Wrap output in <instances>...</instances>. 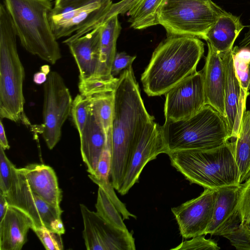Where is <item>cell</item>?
Masks as SVG:
<instances>
[{"mask_svg": "<svg viewBox=\"0 0 250 250\" xmlns=\"http://www.w3.org/2000/svg\"><path fill=\"white\" fill-rule=\"evenodd\" d=\"M113 93L110 179L114 188L118 191L133 145L146 125L154 118L145 106L132 65L121 74Z\"/></svg>", "mask_w": 250, "mask_h": 250, "instance_id": "cell-1", "label": "cell"}, {"mask_svg": "<svg viewBox=\"0 0 250 250\" xmlns=\"http://www.w3.org/2000/svg\"><path fill=\"white\" fill-rule=\"evenodd\" d=\"M161 129L167 154L175 151L210 149L230 139L223 118L208 104L189 118L165 120Z\"/></svg>", "mask_w": 250, "mask_h": 250, "instance_id": "cell-6", "label": "cell"}, {"mask_svg": "<svg viewBox=\"0 0 250 250\" xmlns=\"http://www.w3.org/2000/svg\"><path fill=\"white\" fill-rule=\"evenodd\" d=\"M221 55L225 75L224 120L231 139L238 135L250 93L243 89L237 77L234 66L233 48Z\"/></svg>", "mask_w": 250, "mask_h": 250, "instance_id": "cell-14", "label": "cell"}, {"mask_svg": "<svg viewBox=\"0 0 250 250\" xmlns=\"http://www.w3.org/2000/svg\"><path fill=\"white\" fill-rule=\"evenodd\" d=\"M4 195L8 205L20 209L31 218L34 227L44 226L61 235L64 233L61 219L63 211L58 209L33 191L24 174L16 167L11 188Z\"/></svg>", "mask_w": 250, "mask_h": 250, "instance_id": "cell-9", "label": "cell"}, {"mask_svg": "<svg viewBox=\"0 0 250 250\" xmlns=\"http://www.w3.org/2000/svg\"><path fill=\"white\" fill-rule=\"evenodd\" d=\"M246 27L240 18L226 11L208 32L205 41L220 53L232 49L235 41Z\"/></svg>", "mask_w": 250, "mask_h": 250, "instance_id": "cell-21", "label": "cell"}, {"mask_svg": "<svg viewBox=\"0 0 250 250\" xmlns=\"http://www.w3.org/2000/svg\"><path fill=\"white\" fill-rule=\"evenodd\" d=\"M216 194L217 190L205 188L198 197L171 208L183 237L205 235L212 219Z\"/></svg>", "mask_w": 250, "mask_h": 250, "instance_id": "cell-13", "label": "cell"}, {"mask_svg": "<svg viewBox=\"0 0 250 250\" xmlns=\"http://www.w3.org/2000/svg\"><path fill=\"white\" fill-rule=\"evenodd\" d=\"M208 51L202 70L206 104L225 117V75L221 53L214 50L207 42Z\"/></svg>", "mask_w": 250, "mask_h": 250, "instance_id": "cell-16", "label": "cell"}, {"mask_svg": "<svg viewBox=\"0 0 250 250\" xmlns=\"http://www.w3.org/2000/svg\"><path fill=\"white\" fill-rule=\"evenodd\" d=\"M0 146L4 150L8 149L10 148L1 120H0Z\"/></svg>", "mask_w": 250, "mask_h": 250, "instance_id": "cell-37", "label": "cell"}, {"mask_svg": "<svg viewBox=\"0 0 250 250\" xmlns=\"http://www.w3.org/2000/svg\"><path fill=\"white\" fill-rule=\"evenodd\" d=\"M234 66L237 77L243 89L250 90V62L237 60L233 57Z\"/></svg>", "mask_w": 250, "mask_h": 250, "instance_id": "cell-33", "label": "cell"}, {"mask_svg": "<svg viewBox=\"0 0 250 250\" xmlns=\"http://www.w3.org/2000/svg\"><path fill=\"white\" fill-rule=\"evenodd\" d=\"M216 235L227 238L237 250H250V236L242 225L238 209Z\"/></svg>", "mask_w": 250, "mask_h": 250, "instance_id": "cell-26", "label": "cell"}, {"mask_svg": "<svg viewBox=\"0 0 250 250\" xmlns=\"http://www.w3.org/2000/svg\"><path fill=\"white\" fill-rule=\"evenodd\" d=\"M164 1L140 0L126 13L130 26L140 30L158 24V13Z\"/></svg>", "mask_w": 250, "mask_h": 250, "instance_id": "cell-24", "label": "cell"}, {"mask_svg": "<svg viewBox=\"0 0 250 250\" xmlns=\"http://www.w3.org/2000/svg\"><path fill=\"white\" fill-rule=\"evenodd\" d=\"M239 187L229 186L217 189L212 219L205 235H216L237 210Z\"/></svg>", "mask_w": 250, "mask_h": 250, "instance_id": "cell-22", "label": "cell"}, {"mask_svg": "<svg viewBox=\"0 0 250 250\" xmlns=\"http://www.w3.org/2000/svg\"><path fill=\"white\" fill-rule=\"evenodd\" d=\"M48 65L42 66L41 71L36 73L34 75L33 81L37 84H43L46 81L48 74L50 72Z\"/></svg>", "mask_w": 250, "mask_h": 250, "instance_id": "cell-36", "label": "cell"}, {"mask_svg": "<svg viewBox=\"0 0 250 250\" xmlns=\"http://www.w3.org/2000/svg\"><path fill=\"white\" fill-rule=\"evenodd\" d=\"M4 150L0 146V191L4 194L11 188L15 167L7 158Z\"/></svg>", "mask_w": 250, "mask_h": 250, "instance_id": "cell-31", "label": "cell"}, {"mask_svg": "<svg viewBox=\"0 0 250 250\" xmlns=\"http://www.w3.org/2000/svg\"><path fill=\"white\" fill-rule=\"evenodd\" d=\"M135 59V56L129 55L125 52L116 53L111 66L112 76L118 75L122 70L131 66Z\"/></svg>", "mask_w": 250, "mask_h": 250, "instance_id": "cell-34", "label": "cell"}, {"mask_svg": "<svg viewBox=\"0 0 250 250\" xmlns=\"http://www.w3.org/2000/svg\"><path fill=\"white\" fill-rule=\"evenodd\" d=\"M161 153L167 154L168 151L161 125L152 120L146 125L133 145L124 178L117 191L122 195L128 193L133 185L139 182L145 166Z\"/></svg>", "mask_w": 250, "mask_h": 250, "instance_id": "cell-10", "label": "cell"}, {"mask_svg": "<svg viewBox=\"0 0 250 250\" xmlns=\"http://www.w3.org/2000/svg\"><path fill=\"white\" fill-rule=\"evenodd\" d=\"M8 206L5 195L0 191V221L1 220L4 216Z\"/></svg>", "mask_w": 250, "mask_h": 250, "instance_id": "cell-38", "label": "cell"}, {"mask_svg": "<svg viewBox=\"0 0 250 250\" xmlns=\"http://www.w3.org/2000/svg\"><path fill=\"white\" fill-rule=\"evenodd\" d=\"M95 208L97 214L108 223L117 229L128 231L120 212L104 190L100 187Z\"/></svg>", "mask_w": 250, "mask_h": 250, "instance_id": "cell-27", "label": "cell"}, {"mask_svg": "<svg viewBox=\"0 0 250 250\" xmlns=\"http://www.w3.org/2000/svg\"><path fill=\"white\" fill-rule=\"evenodd\" d=\"M101 25L84 35L65 43L79 69L78 85L90 81L97 70L100 57Z\"/></svg>", "mask_w": 250, "mask_h": 250, "instance_id": "cell-15", "label": "cell"}, {"mask_svg": "<svg viewBox=\"0 0 250 250\" xmlns=\"http://www.w3.org/2000/svg\"><path fill=\"white\" fill-rule=\"evenodd\" d=\"M230 142L240 172V183L250 177V110L245 111L237 137Z\"/></svg>", "mask_w": 250, "mask_h": 250, "instance_id": "cell-23", "label": "cell"}, {"mask_svg": "<svg viewBox=\"0 0 250 250\" xmlns=\"http://www.w3.org/2000/svg\"><path fill=\"white\" fill-rule=\"evenodd\" d=\"M165 94L166 120L176 121L193 116L206 105L202 71H196Z\"/></svg>", "mask_w": 250, "mask_h": 250, "instance_id": "cell-12", "label": "cell"}, {"mask_svg": "<svg viewBox=\"0 0 250 250\" xmlns=\"http://www.w3.org/2000/svg\"><path fill=\"white\" fill-rule=\"evenodd\" d=\"M112 3L113 0H94L62 13L49 14L50 23L56 39L71 36L91 16L100 10L110 7Z\"/></svg>", "mask_w": 250, "mask_h": 250, "instance_id": "cell-19", "label": "cell"}, {"mask_svg": "<svg viewBox=\"0 0 250 250\" xmlns=\"http://www.w3.org/2000/svg\"><path fill=\"white\" fill-rule=\"evenodd\" d=\"M94 0H55L54 6L50 13L56 15L62 13L83 5Z\"/></svg>", "mask_w": 250, "mask_h": 250, "instance_id": "cell-35", "label": "cell"}, {"mask_svg": "<svg viewBox=\"0 0 250 250\" xmlns=\"http://www.w3.org/2000/svg\"><path fill=\"white\" fill-rule=\"evenodd\" d=\"M19 168L24 174L33 191L49 204L62 210L60 207L62 190L51 167L44 164H31Z\"/></svg>", "mask_w": 250, "mask_h": 250, "instance_id": "cell-17", "label": "cell"}, {"mask_svg": "<svg viewBox=\"0 0 250 250\" xmlns=\"http://www.w3.org/2000/svg\"><path fill=\"white\" fill-rule=\"evenodd\" d=\"M113 91L94 93L91 95V113L104 131L107 142H110L113 112Z\"/></svg>", "mask_w": 250, "mask_h": 250, "instance_id": "cell-25", "label": "cell"}, {"mask_svg": "<svg viewBox=\"0 0 250 250\" xmlns=\"http://www.w3.org/2000/svg\"><path fill=\"white\" fill-rule=\"evenodd\" d=\"M80 138V149L87 172L95 175L100 156L107 144L106 134L91 112Z\"/></svg>", "mask_w": 250, "mask_h": 250, "instance_id": "cell-20", "label": "cell"}, {"mask_svg": "<svg viewBox=\"0 0 250 250\" xmlns=\"http://www.w3.org/2000/svg\"><path fill=\"white\" fill-rule=\"evenodd\" d=\"M43 123L35 131L42 134L49 149L60 140L62 127L71 114L72 99L69 89L56 71H50L43 84Z\"/></svg>", "mask_w": 250, "mask_h": 250, "instance_id": "cell-8", "label": "cell"}, {"mask_svg": "<svg viewBox=\"0 0 250 250\" xmlns=\"http://www.w3.org/2000/svg\"><path fill=\"white\" fill-rule=\"evenodd\" d=\"M34 224L20 209L8 206L0 221V250H21L27 240V234Z\"/></svg>", "mask_w": 250, "mask_h": 250, "instance_id": "cell-18", "label": "cell"}, {"mask_svg": "<svg viewBox=\"0 0 250 250\" xmlns=\"http://www.w3.org/2000/svg\"><path fill=\"white\" fill-rule=\"evenodd\" d=\"M17 37L29 53L51 64L62 55L49 21L50 0H3Z\"/></svg>", "mask_w": 250, "mask_h": 250, "instance_id": "cell-3", "label": "cell"}, {"mask_svg": "<svg viewBox=\"0 0 250 250\" xmlns=\"http://www.w3.org/2000/svg\"><path fill=\"white\" fill-rule=\"evenodd\" d=\"M91 109L90 96L80 93L73 100L71 115L79 134L82 133L86 125Z\"/></svg>", "mask_w": 250, "mask_h": 250, "instance_id": "cell-28", "label": "cell"}, {"mask_svg": "<svg viewBox=\"0 0 250 250\" xmlns=\"http://www.w3.org/2000/svg\"><path fill=\"white\" fill-rule=\"evenodd\" d=\"M248 31L245 34L242 40L240 42L238 47L250 48V25L248 26Z\"/></svg>", "mask_w": 250, "mask_h": 250, "instance_id": "cell-39", "label": "cell"}, {"mask_svg": "<svg viewBox=\"0 0 250 250\" xmlns=\"http://www.w3.org/2000/svg\"><path fill=\"white\" fill-rule=\"evenodd\" d=\"M238 210L242 225L250 236V177L239 185Z\"/></svg>", "mask_w": 250, "mask_h": 250, "instance_id": "cell-29", "label": "cell"}, {"mask_svg": "<svg viewBox=\"0 0 250 250\" xmlns=\"http://www.w3.org/2000/svg\"><path fill=\"white\" fill-rule=\"evenodd\" d=\"M83 223V236L88 250H135V239L129 231L111 225L96 212L80 205Z\"/></svg>", "mask_w": 250, "mask_h": 250, "instance_id": "cell-11", "label": "cell"}, {"mask_svg": "<svg viewBox=\"0 0 250 250\" xmlns=\"http://www.w3.org/2000/svg\"><path fill=\"white\" fill-rule=\"evenodd\" d=\"M226 11L212 0H164L158 13V24L167 36L183 35L206 39Z\"/></svg>", "mask_w": 250, "mask_h": 250, "instance_id": "cell-7", "label": "cell"}, {"mask_svg": "<svg viewBox=\"0 0 250 250\" xmlns=\"http://www.w3.org/2000/svg\"><path fill=\"white\" fill-rule=\"evenodd\" d=\"M204 53V43L198 38L170 35L161 42L141 76L149 96L165 94L196 71Z\"/></svg>", "mask_w": 250, "mask_h": 250, "instance_id": "cell-2", "label": "cell"}, {"mask_svg": "<svg viewBox=\"0 0 250 250\" xmlns=\"http://www.w3.org/2000/svg\"><path fill=\"white\" fill-rule=\"evenodd\" d=\"M167 155L171 165L191 184L214 190L240 184L229 141L210 149L175 151Z\"/></svg>", "mask_w": 250, "mask_h": 250, "instance_id": "cell-4", "label": "cell"}, {"mask_svg": "<svg viewBox=\"0 0 250 250\" xmlns=\"http://www.w3.org/2000/svg\"><path fill=\"white\" fill-rule=\"evenodd\" d=\"M32 229L46 250H63V245L61 234L55 232L44 226L33 227Z\"/></svg>", "mask_w": 250, "mask_h": 250, "instance_id": "cell-30", "label": "cell"}, {"mask_svg": "<svg viewBox=\"0 0 250 250\" xmlns=\"http://www.w3.org/2000/svg\"><path fill=\"white\" fill-rule=\"evenodd\" d=\"M17 34L4 4H0V118L30 122L24 112V67L17 46Z\"/></svg>", "mask_w": 250, "mask_h": 250, "instance_id": "cell-5", "label": "cell"}, {"mask_svg": "<svg viewBox=\"0 0 250 250\" xmlns=\"http://www.w3.org/2000/svg\"><path fill=\"white\" fill-rule=\"evenodd\" d=\"M220 248L210 239H206L204 235L192 237L191 239L182 242L172 250H218Z\"/></svg>", "mask_w": 250, "mask_h": 250, "instance_id": "cell-32", "label": "cell"}]
</instances>
